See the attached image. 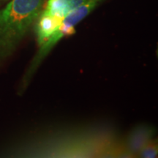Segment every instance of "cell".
<instances>
[{
    "label": "cell",
    "mask_w": 158,
    "mask_h": 158,
    "mask_svg": "<svg viewBox=\"0 0 158 158\" xmlns=\"http://www.w3.org/2000/svg\"><path fill=\"white\" fill-rule=\"evenodd\" d=\"M31 149L29 155L39 157H130L123 138L102 126L45 131Z\"/></svg>",
    "instance_id": "1"
},
{
    "label": "cell",
    "mask_w": 158,
    "mask_h": 158,
    "mask_svg": "<svg viewBox=\"0 0 158 158\" xmlns=\"http://www.w3.org/2000/svg\"><path fill=\"white\" fill-rule=\"evenodd\" d=\"M46 0H11L0 10V63L10 56L35 23Z\"/></svg>",
    "instance_id": "2"
},
{
    "label": "cell",
    "mask_w": 158,
    "mask_h": 158,
    "mask_svg": "<svg viewBox=\"0 0 158 158\" xmlns=\"http://www.w3.org/2000/svg\"><path fill=\"white\" fill-rule=\"evenodd\" d=\"M106 0H86L85 2L70 11L63 19L61 25L53 33L52 39L59 42L66 36L76 33V27L101 5Z\"/></svg>",
    "instance_id": "3"
},
{
    "label": "cell",
    "mask_w": 158,
    "mask_h": 158,
    "mask_svg": "<svg viewBox=\"0 0 158 158\" xmlns=\"http://www.w3.org/2000/svg\"><path fill=\"white\" fill-rule=\"evenodd\" d=\"M155 133V128L147 124H138L132 128L124 139V147L130 157H138L141 149L154 138Z\"/></svg>",
    "instance_id": "4"
},
{
    "label": "cell",
    "mask_w": 158,
    "mask_h": 158,
    "mask_svg": "<svg viewBox=\"0 0 158 158\" xmlns=\"http://www.w3.org/2000/svg\"><path fill=\"white\" fill-rule=\"evenodd\" d=\"M86 0H46L41 13L62 20L67 15Z\"/></svg>",
    "instance_id": "5"
},
{
    "label": "cell",
    "mask_w": 158,
    "mask_h": 158,
    "mask_svg": "<svg viewBox=\"0 0 158 158\" xmlns=\"http://www.w3.org/2000/svg\"><path fill=\"white\" fill-rule=\"evenodd\" d=\"M158 143L157 140L152 138L141 149L138 155V157L155 158L157 157Z\"/></svg>",
    "instance_id": "6"
},
{
    "label": "cell",
    "mask_w": 158,
    "mask_h": 158,
    "mask_svg": "<svg viewBox=\"0 0 158 158\" xmlns=\"http://www.w3.org/2000/svg\"><path fill=\"white\" fill-rule=\"evenodd\" d=\"M5 1H7V0H0V3L2 2H5Z\"/></svg>",
    "instance_id": "7"
}]
</instances>
